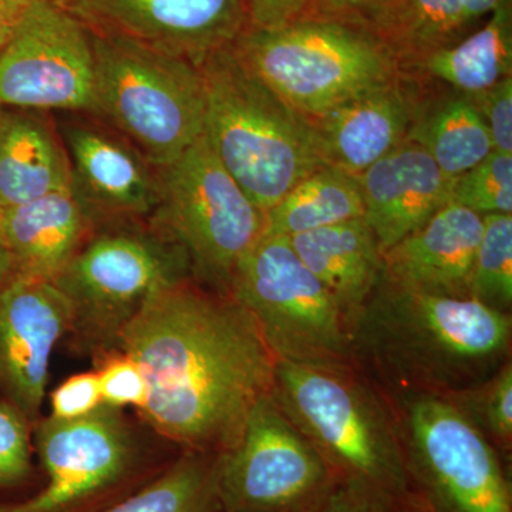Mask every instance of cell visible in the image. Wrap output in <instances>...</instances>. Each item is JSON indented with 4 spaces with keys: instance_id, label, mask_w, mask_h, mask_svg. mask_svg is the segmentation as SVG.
<instances>
[{
    "instance_id": "obj_32",
    "label": "cell",
    "mask_w": 512,
    "mask_h": 512,
    "mask_svg": "<svg viewBox=\"0 0 512 512\" xmlns=\"http://www.w3.org/2000/svg\"><path fill=\"white\" fill-rule=\"evenodd\" d=\"M101 402L106 406L123 409L126 406L143 409L147 399V386L140 367L131 357L114 352L96 363Z\"/></svg>"
},
{
    "instance_id": "obj_1",
    "label": "cell",
    "mask_w": 512,
    "mask_h": 512,
    "mask_svg": "<svg viewBox=\"0 0 512 512\" xmlns=\"http://www.w3.org/2000/svg\"><path fill=\"white\" fill-rule=\"evenodd\" d=\"M117 349L146 380L143 419L192 453L234 446L256 402L274 387L276 357L251 315L194 279L151 293Z\"/></svg>"
},
{
    "instance_id": "obj_34",
    "label": "cell",
    "mask_w": 512,
    "mask_h": 512,
    "mask_svg": "<svg viewBox=\"0 0 512 512\" xmlns=\"http://www.w3.org/2000/svg\"><path fill=\"white\" fill-rule=\"evenodd\" d=\"M468 96L483 117L494 150L512 154V77Z\"/></svg>"
},
{
    "instance_id": "obj_25",
    "label": "cell",
    "mask_w": 512,
    "mask_h": 512,
    "mask_svg": "<svg viewBox=\"0 0 512 512\" xmlns=\"http://www.w3.org/2000/svg\"><path fill=\"white\" fill-rule=\"evenodd\" d=\"M409 72L466 94L484 92L512 77V0L495 9L483 28L431 53Z\"/></svg>"
},
{
    "instance_id": "obj_39",
    "label": "cell",
    "mask_w": 512,
    "mask_h": 512,
    "mask_svg": "<svg viewBox=\"0 0 512 512\" xmlns=\"http://www.w3.org/2000/svg\"><path fill=\"white\" fill-rule=\"evenodd\" d=\"M471 22L478 25L484 18H488L495 9L511 0H464Z\"/></svg>"
},
{
    "instance_id": "obj_35",
    "label": "cell",
    "mask_w": 512,
    "mask_h": 512,
    "mask_svg": "<svg viewBox=\"0 0 512 512\" xmlns=\"http://www.w3.org/2000/svg\"><path fill=\"white\" fill-rule=\"evenodd\" d=\"M101 402L99 377L96 370L70 376L50 394V417L57 420H74L89 416Z\"/></svg>"
},
{
    "instance_id": "obj_10",
    "label": "cell",
    "mask_w": 512,
    "mask_h": 512,
    "mask_svg": "<svg viewBox=\"0 0 512 512\" xmlns=\"http://www.w3.org/2000/svg\"><path fill=\"white\" fill-rule=\"evenodd\" d=\"M229 296L251 315L276 360L353 365L348 318L288 238L262 234L239 259Z\"/></svg>"
},
{
    "instance_id": "obj_3",
    "label": "cell",
    "mask_w": 512,
    "mask_h": 512,
    "mask_svg": "<svg viewBox=\"0 0 512 512\" xmlns=\"http://www.w3.org/2000/svg\"><path fill=\"white\" fill-rule=\"evenodd\" d=\"M232 45L198 63L205 90L202 136L266 212L325 163L311 121L269 87Z\"/></svg>"
},
{
    "instance_id": "obj_41",
    "label": "cell",
    "mask_w": 512,
    "mask_h": 512,
    "mask_svg": "<svg viewBox=\"0 0 512 512\" xmlns=\"http://www.w3.org/2000/svg\"><path fill=\"white\" fill-rule=\"evenodd\" d=\"M28 2H47L52 5L62 6V8L73 10L74 0H28Z\"/></svg>"
},
{
    "instance_id": "obj_2",
    "label": "cell",
    "mask_w": 512,
    "mask_h": 512,
    "mask_svg": "<svg viewBox=\"0 0 512 512\" xmlns=\"http://www.w3.org/2000/svg\"><path fill=\"white\" fill-rule=\"evenodd\" d=\"M511 336V313L383 276L350 322L353 363L396 396H446L483 382L510 360Z\"/></svg>"
},
{
    "instance_id": "obj_27",
    "label": "cell",
    "mask_w": 512,
    "mask_h": 512,
    "mask_svg": "<svg viewBox=\"0 0 512 512\" xmlns=\"http://www.w3.org/2000/svg\"><path fill=\"white\" fill-rule=\"evenodd\" d=\"M215 456L185 451L163 473L104 512H225L215 480Z\"/></svg>"
},
{
    "instance_id": "obj_16",
    "label": "cell",
    "mask_w": 512,
    "mask_h": 512,
    "mask_svg": "<svg viewBox=\"0 0 512 512\" xmlns=\"http://www.w3.org/2000/svg\"><path fill=\"white\" fill-rule=\"evenodd\" d=\"M69 305L53 282L16 276L0 291V402L36 426L50 359L69 332Z\"/></svg>"
},
{
    "instance_id": "obj_37",
    "label": "cell",
    "mask_w": 512,
    "mask_h": 512,
    "mask_svg": "<svg viewBox=\"0 0 512 512\" xmlns=\"http://www.w3.org/2000/svg\"><path fill=\"white\" fill-rule=\"evenodd\" d=\"M387 0H315L308 19L333 20L360 26Z\"/></svg>"
},
{
    "instance_id": "obj_30",
    "label": "cell",
    "mask_w": 512,
    "mask_h": 512,
    "mask_svg": "<svg viewBox=\"0 0 512 512\" xmlns=\"http://www.w3.org/2000/svg\"><path fill=\"white\" fill-rule=\"evenodd\" d=\"M450 202L483 217L512 214V154L493 150L471 170L454 178Z\"/></svg>"
},
{
    "instance_id": "obj_12",
    "label": "cell",
    "mask_w": 512,
    "mask_h": 512,
    "mask_svg": "<svg viewBox=\"0 0 512 512\" xmlns=\"http://www.w3.org/2000/svg\"><path fill=\"white\" fill-rule=\"evenodd\" d=\"M215 480L225 512H313L339 478L268 394L215 456Z\"/></svg>"
},
{
    "instance_id": "obj_26",
    "label": "cell",
    "mask_w": 512,
    "mask_h": 512,
    "mask_svg": "<svg viewBox=\"0 0 512 512\" xmlns=\"http://www.w3.org/2000/svg\"><path fill=\"white\" fill-rule=\"evenodd\" d=\"M363 214L365 205L356 177L325 165L299 181L265 212L262 234L291 238L362 218Z\"/></svg>"
},
{
    "instance_id": "obj_9",
    "label": "cell",
    "mask_w": 512,
    "mask_h": 512,
    "mask_svg": "<svg viewBox=\"0 0 512 512\" xmlns=\"http://www.w3.org/2000/svg\"><path fill=\"white\" fill-rule=\"evenodd\" d=\"M404 467L420 512H512L511 481L493 444L436 394L396 396Z\"/></svg>"
},
{
    "instance_id": "obj_7",
    "label": "cell",
    "mask_w": 512,
    "mask_h": 512,
    "mask_svg": "<svg viewBox=\"0 0 512 512\" xmlns=\"http://www.w3.org/2000/svg\"><path fill=\"white\" fill-rule=\"evenodd\" d=\"M241 59L303 116H320L403 72L372 33L306 19L276 30L248 28L235 40Z\"/></svg>"
},
{
    "instance_id": "obj_15",
    "label": "cell",
    "mask_w": 512,
    "mask_h": 512,
    "mask_svg": "<svg viewBox=\"0 0 512 512\" xmlns=\"http://www.w3.org/2000/svg\"><path fill=\"white\" fill-rule=\"evenodd\" d=\"M90 28L200 63L249 28L248 0H74Z\"/></svg>"
},
{
    "instance_id": "obj_11",
    "label": "cell",
    "mask_w": 512,
    "mask_h": 512,
    "mask_svg": "<svg viewBox=\"0 0 512 512\" xmlns=\"http://www.w3.org/2000/svg\"><path fill=\"white\" fill-rule=\"evenodd\" d=\"M120 410L101 404L80 419L37 421L46 484L0 512H104L163 473L168 464L144 454Z\"/></svg>"
},
{
    "instance_id": "obj_14",
    "label": "cell",
    "mask_w": 512,
    "mask_h": 512,
    "mask_svg": "<svg viewBox=\"0 0 512 512\" xmlns=\"http://www.w3.org/2000/svg\"><path fill=\"white\" fill-rule=\"evenodd\" d=\"M56 121L70 167V191L96 228L147 221L160 200V175L136 147L83 113Z\"/></svg>"
},
{
    "instance_id": "obj_20",
    "label": "cell",
    "mask_w": 512,
    "mask_h": 512,
    "mask_svg": "<svg viewBox=\"0 0 512 512\" xmlns=\"http://www.w3.org/2000/svg\"><path fill=\"white\" fill-rule=\"evenodd\" d=\"M94 231L70 188L0 211V234L23 278L55 281Z\"/></svg>"
},
{
    "instance_id": "obj_29",
    "label": "cell",
    "mask_w": 512,
    "mask_h": 512,
    "mask_svg": "<svg viewBox=\"0 0 512 512\" xmlns=\"http://www.w3.org/2000/svg\"><path fill=\"white\" fill-rule=\"evenodd\" d=\"M441 397L470 420L503 457L511 453V360H507L494 375L487 377L483 382Z\"/></svg>"
},
{
    "instance_id": "obj_38",
    "label": "cell",
    "mask_w": 512,
    "mask_h": 512,
    "mask_svg": "<svg viewBox=\"0 0 512 512\" xmlns=\"http://www.w3.org/2000/svg\"><path fill=\"white\" fill-rule=\"evenodd\" d=\"M28 5V0H0V47L12 35Z\"/></svg>"
},
{
    "instance_id": "obj_24",
    "label": "cell",
    "mask_w": 512,
    "mask_h": 512,
    "mask_svg": "<svg viewBox=\"0 0 512 512\" xmlns=\"http://www.w3.org/2000/svg\"><path fill=\"white\" fill-rule=\"evenodd\" d=\"M407 141L424 148L450 178L471 170L494 150L470 96L436 82L430 84Z\"/></svg>"
},
{
    "instance_id": "obj_19",
    "label": "cell",
    "mask_w": 512,
    "mask_h": 512,
    "mask_svg": "<svg viewBox=\"0 0 512 512\" xmlns=\"http://www.w3.org/2000/svg\"><path fill=\"white\" fill-rule=\"evenodd\" d=\"M483 228V215L448 202L383 252V279L416 291L471 298V275Z\"/></svg>"
},
{
    "instance_id": "obj_36",
    "label": "cell",
    "mask_w": 512,
    "mask_h": 512,
    "mask_svg": "<svg viewBox=\"0 0 512 512\" xmlns=\"http://www.w3.org/2000/svg\"><path fill=\"white\" fill-rule=\"evenodd\" d=\"M315 0H248L249 28L276 30L306 20Z\"/></svg>"
},
{
    "instance_id": "obj_21",
    "label": "cell",
    "mask_w": 512,
    "mask_h": 512,
    "mask_svg": "<svg viewBox=\"0 0 512 512\" xmlns=\"http://www.w3.org/2000/svg\"><path fill=\"white\" fill-rule=\"evenodd\" d=\"M47 111L0 107V211L70 188V167Z\"/></svg>"
},
{
    "instance_id": "obj_33",
    "label": "cell",
    "mask_w": 512,
    "mask_h": 512,
    "mask_svg": "<svg viewBox=\"0 0 512 512\" xmlns=\"http://www.w3.org/2000/svg\"><path fill=\"white\" fill-rule=\"evenodd\" d=\"M313 512H420L416 505L380 493L375 488L339 480Z\"/></svg>"
},
{
    "instance_id": "obj_17",
    "label": "cell",
    "mask_w": 512,
    "mask_h": 512,
    "mask_svg": "<svg viewBox=\"0 0 512 512\" xmlns=\"http://www.w3.org/2000/svg\"><path fill=\"white\" fill-rule=\"evenodd\" d=\"M430 80L403 70L389 83L311 117L320 158L353 177L407 141Z\"/></svg>"
},
{
    "instance_id": "obj_8",
    "label": "cell",
    "mask_w": 512,
    "mask_h": 512,
    "mask_svg": "<svg viewBox=\"0 0 512 512\" xmlns=\"http://www.w3.org/2000/svg\"><path fill=\"white\" fill-rule=\"evenodd\" d=\"M160 200L148 218L158 234L178 245L192 279L229 296L239 259L265 228V212L225 170L204 136L174 163L158 168Z\"/></svg>"
},
{
    "instance_id": "obj_13",
    "label": "cell",
    "mask_w": 512,
    "mask_h": 512,
    "mask_svg": "<svg viewBox=\"0 0 512 512\" xmlns=\"http://www.w3.org/2000/svg\"><path fill=\"white\" fill-rule=\"evenodd\" d=\"M93 30L73 10L29 2L0 49V107L92 116Z\"/></svg>"
},
{
    "instance_id": "obj_5",
    "label": "cell",
    "mask_w": 512,
    "mask_h": 512,
    "mask_svg": "<svg viewBox=\"0 0 512 512\" xmlns=\"http://www.w3.org/2000/svg\"><path fill=\"white\" fill-rule=\"evenodd\" d=\"M192 279L183 249L168 241L148 221L101 225L57 276L69 305L74 349L94 365L119 352L120 333L151 293Z\"/></svg>"
},
{
    "instance_id": "obj_23",
    "label": "cell",
    "mask_w": 512,
    "mask_h": 512,
    "mask_svg": "<svg viewBox=\"0 0 512 512\" xmlns=\"http://www.w3.org/2000/svg\"><path fill=\"white\" fill-rule=\"evenodd\" d=\"M476 26L464 0H387L357 28L377 37L409 70L431 53L456 45Z\"/></svg>"
},
{
    "instance_id": "obj_4",
    "label": "cell",
    "mask_w": 512,
    "mask_h": 512,
    "mask_svg": "<svg viewBox=\"0 0 512 512\" xmlns=\"http://www.w3.org/2000/svg\"><path fill=\"white\" fill-rule=\"evenodd\" d=\"M271 396L339 480L413 504L396 416L352 366L276 360Z\"/></svg>"
},
{
    "instance_id": "obj_40",
    "label": "cell",
    "mask_w": 512,
    "mask_h": 512,
    "mask_svg": "<svg viewBox=\"0 0 512 512\" xmlns=\"http://www.w3.org/2000/svg\"><path fill=\"white\" fill-rule=\"evenodd\" d=\"M16 276H18V272H16L12 256H10L8 247L0 234V291L6 288Z\"/></svg>"
},
{
    "instance_id": "obj_28",
    "label": "cell",
    "mask_w": 512,
    "mask_h": 512,
    "mask_svg": "<svg viewBox=\"0 0 512 512\" xmlns=\"http://www.w3.org/2000/svg\"><path fill=\"white\" fill-rule=\"evenodd\" d=\"M470 296L494 311L512 308V214L484 215Z\"/></svg>"
},
{
    "instance_id": "obj_31",
    "label": "cell",
    "mask_w": 512,
    "mask_h": 512,
    "mask_svg": "<svg viewBox=\"0 0 512 512\" xmlns=\"http://www.w3.org/2000/svg\"><path fill=\"white\" fill-rule=\"evenodd\" d=\"M32 429L19 410L0 402V487L23 483L32 473Z\"/></svg>"
},
{
    "instance_id": "obj_42",
    "label": "cell",
    "mask_w": 512,
    "mask_h": 512,
    "mask_svg": "<svg viewBox=\"0 0 512 512\" xmlns=\"http://www.w3.org/2000/svg\"><path fill=\"white\" fill-rule=\"evenodd\" d=\"M0 49H2V47H0Z\"/></svg>"
},
{
    "instance_id": "obj_18",
    "label": "cell",
    "mask_w": 512,
    "mask_h": 512,
    "mask_svg": "<svg viewBox=\"0 0 512 512\" xmlns=\"http://www.w3.org/2000/svg\"><path fill=\"white\" fill-rule=\"evenodd\" d=\"M356 180L365 205L363 220L383 252L447 205L454 184V178L444 175L430 154L413 141H404Z\"/></svg>"
},
{
    "instance_id": "obj_22",
    "label": "cell",
    "mask_w": 512,
    "mask_h": 512,
    "mask_svg": "<svg viewBox=\"0 0 512 512\" xmlns=\"http://www.w3.org/2000/svg\"><path fill=\"white\" fill-rule=\"evenodd\" d=\"M296 254L332 293L346 318L365 305L382 281L383 251L362 218L288 238Z\"/></svg>"
},
{
    "instance_id": "obj_6",
    "label": "cell",
    "mask_w": 512,
    "mask_h": 512,
    "mask_svg": "<svg viewBox=\"0 0 512 512\" xmlns=\"http://www.w3.org/2000/svg\"><path fill=\"white\" fill-rule=\"evenodd\" d=\"M93 30V117L154 167L174 163L204 134L205 90L197 63Z\"/></svg>"
}]
</instances>
